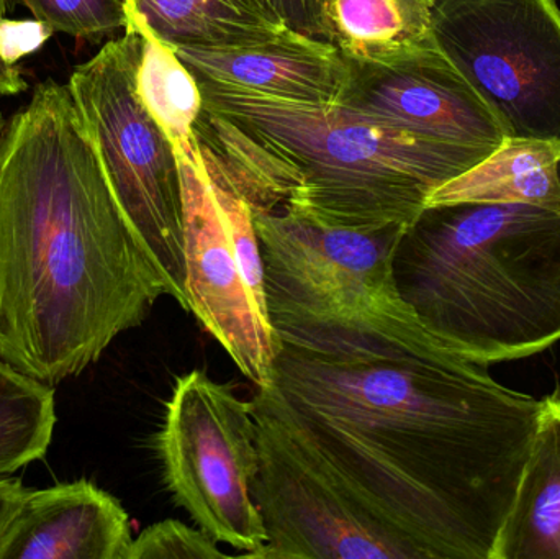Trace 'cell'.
I'll use <instances>...</instances> for the list:
<instances>
[{"instance_id": "cell-1", "label": "cell", "mask_w": 560, "mask_h": 559, "mask_svg": "<svg viewBox=\"0 0 560 559\" xmlns=\"http://www.w3.org/2000/svg\"><path fill=\"white\" fill-rule=\"evenodd\" d=\"M266 389L430 559H492L542 399L428 334L401 299L275 314Z\"/></svg>"}, {"instance_id": "cell-2", "label": "cell", "mask_w": 560, "mask_h": 559, "mask_svg": "<svg viewBox=\"0 0 560 559\" xmlns=\"http://www.w3.org/2000/svg\"><path fill=\"white\" fill-rule=\"evenodd\" d=\"M163 295L71 89L39 82L0 131V360L56 386L140 327Z\"/></svg>"}, {"instance_id": "cell-3", "label": "cell", "mask_w": 560, "mask_h": 559, "mask_svg": "<svg viewBox=\"0 0 560 559\" xmlns=\"http://www.w3.org/2000/svg\"><path fill=\"white\" fill-rule=\"evenodd\" d=\"M398 295L451 350L490 364L560 340V212L509 202L424 206L394 261Z\"/></svg>"}, {"instance_id": "cell-4", "label": "cell", "mask_w": 560, "mask_h": 559, "mask_svg": "<svg viewBox=\"0 0 560 559\" xmlns=\"http://www.w3.org/2000/svg\"><path fill=\"white\" fill-rule=\"evenodd\" d=\"M199 84L206 107L255 135L295 170L299 187L283 207L328 225H411L434 189L493 151L417 137L341 105Z\"/></svg>"}, {"instance_id": "cell-5", "label": "cell", "mask_w": 560, "mask_h": 559, "mask_svg": "<svg viewBox=\"0 0 560 559\" xmlns=\"http://www.w3.org/2000/svg\"><path fill=\"white\" fill-rule=\"evenodd\" d=\"M259 466L253 498L268 544L255 559H430L266 387L252 399Z\"/></svg>"}, {"instance_id": "cell-6", "label": "cell", "mask_w": 560, "mask_h": 559, "mask_svg": "<svg viewBox=\"0 0 560 559\" xmlns=\"http://www.w3.org/2000/svg\"><path fill=\"white\" fill-rule=\"evenodd\" d=\"M141 46V33L125 30L75 66L68 85L121 210L153 255L167 295L187 311L179 160L138 97Z\"/></svg>"}, {"instance_id": "cell-7", "label": "cell", "mask_w": 560, "mask_h": 559, "mask_svg": "<svg viewBox=\"0 0 560 559\" xmlns=\"http://www.w3.org/2000/svg\"><path fill=\"white\" fill-rule=\"evenodd\" d=\"M163 485L177 508L236 558L255 559L268 544L253 498L258 475V423L243 400L206 371L174 381L163 423L154 435Z\"/></svg>"}, {"instance_id": "cell-8", "label": "cell", "mask_w": 560, "mask_h": 559, "mask_svg": "<svg viewBox=\"0 0 560 559\" xmlns=\"http://www.w3.org/2000/svg\"><path fill=\"white\" fill-rule=\"evenodd\" d=\"M179 160L187 311L256 387L272 380L278 335L255 212L213 164Z\"/></svg>"}, {"instance_id": "cell-9", "label": "cell", "mask_w": 560, "mask_h": 559, "mask_svg": "<svg viewBox=\"0 0 560 559\" xmlns=\"http://www.w3.org/2000/svg\"><path fill=\"white\" fill-rule=\"evenodd\" d=\"M433 39L506 138L560 141L556 0H433Z\"/></svg>"}, {"instance_id": "cell-10", "label": "cell", "mask_w": 560, "mask_h": 559, "mask_svg": "<svg viewBox=\"0 0 560 559\" xmlns=\"http://www.w3.org/2000/svg\"><path fill=\"white\" fill-rule=\"evenodd\" d=\"M269 312L349 314L400 299L394 261L408 225L336 226L295 210L255 212Z\"/></svg>"}, {"instance_id": "cell-11", "label": "cell", "mask_w": 560, "mask_h": 559, "mask_svg": "<svg viewBox=\"0 0 560 559\" xmlns=\"http://www.w3.org/2000/svg\"><path fill=\"white\" fill-rule=\"evenodd\" d=\"M338 105L417 137L456 147L497 150L502 125L436 43L395 65L348 61Z\"/></svg>"}, {"instance_id": "cell-12", "label": "cell", "mask_w": 560, "mask_h": 559, "mask_svg": "<svg viewBox=\"0 0 560 559\" xmlns=\"http://www.w3.org/2000/svg\"><path fill=\"white\" fill-rule=\"evenodd\" d=\"M121 502L91 481L28 491L0 532V559H128Z\"/></svg>"}, {"instance_id": "cell-13", "label": "cell", "mask_w": 560, "mask_h": 559, "mask_svg": "<svg viewBox=\"0 0 560 559\" xmlns=\"http://www.w3.org/2000/svg\"><path fill=\"white\" fill-rule=\"evenodd\" d=\"M176 53L199 82L300 104L338 105L349 79L348 61L331 43L292 30L256 45L177 46Z\"/></svg>"}, {"instance_id": "cell-14", "label": "cell", "mask_w": 560, "mask_h": 559, "mask_svg": "<svg viewBox=\"0 0 560 559\" xmlns=\"http://www.w3.org/2000/svg\"><path fill=\"white\" fill-rule=\"evenodd\" d=\"M492 559H560V399H542L532 449Z\"/></svg>"}, {"instance_id": "cell-15", "label": "cell", "mask_w": 560, "mask_h": 559, "mask_svg": "<svg viewBox=\"0 0 560 559\" xmlns=\"http://www.w3.org/2000/svg\"><path fill=\"white\" fill-rule=\"evenodd\" d=\"M433 0H323L322 36L346 61L388 66L434 45Z\"/></svg>"}, {"instance_id": "cell-16", "label": "cell", "mask_w": 560, "mask_h": 559, "mask_svg": "<svg viewBox=\"0 0 560 559\" xmlns=\"http://www.w3.org/2000/svg\"><path fill=\"white\" fill-rule=\"evenodd\" d=\"M528 203L560 212V141L506 138L486 160L434 189L424 206Z\"/></svg>"}, {"instance_id": "cell-17", "label": "cell", "mask_w": 560, "mask_h": 559, "mask_svg": "<svg viewBox=\"0 0 560 559\" xmlns=\"http://www.w3.org/2000/svg\"><path fill=\"white\" fill-rule=\"evenodd\" d=\"M130 26L166 45L232 46L271 42L290 32L259 0H128Z\"/></svg>"}, {"instance_id": "cell-18", "label": "cell", "mask_w": 560, "mask_h": 559, "mask_svg": "<svg viewBox=\"0 0 560 559\" xmlns=\"http://www.w3.org/2000/svg\"><path fill=\"white\" fill-rule=\"evenodd\" d=\"M137 92L151 117L184 160H202L197 147L196 124L202 114L203 97L199 81L189 71L173 46L143 28Z\"/></svg>"}, {"instance_id": "cell-19", "label": "cell", "mask_w": 560, "mask_h": 559, "mask_svg": "<svg viewBox=\"0 0 560 559\" xmlns=\"http://www.w3.org/2000/svg\"><path fill=\"white\" fill-rule=\"evenodd\" d=\"M55 426L52 387L0 360V481L46 455Z\"/></svg>"}, {"instance_id": "cell-20", "label": "cell", "mask_w": 560, "mask_h": 559, "mask_svg": "<svg viewBox=\"0 0 560 559\" xmlns=\"http://www.w3.org/2000/svg\"><path fill=\"white\" fill-rule=\"evenodd\" d=\"M51 33L97 43L130 26L127 0H19Z\"/></svg>"}, {"instance_id": "cell-21", "label": "cell", "mask_w": 560, "mask_h": 559, "mask_svg": "<svg viewBox=\"0 0 560 559\" xmlns=\"http://www.w3.org/2000/svg\"><path fill=\"white\" fill-rule=\"evenodd\" d=\"M232 558L220 550L212 537L196 525L180 521L156 522L144 528L128 551V559H219Z\"/></svg>"}, {"instance_id": "cell-22", "label": "cell", "mask_w": 560, "mask_h": 559, "mask_svg": "<svg viewBox=\"0 0 560 559\" xmlns=\"http://www.w3.org/2000/svg\"><path fill=\"white\" fill-rule=\"evenodd\" d=\"M271 15L292 32L322 36L323 0H259Z\"/></svg>"}, {"instance_id": "cell-23", "label": "cell", "mask_w": 560, "mask_h": 559, "mask_svg": "<svg viewBox=\"0 0 560 559\" xmlns=\"http://www.w3.org/2000/svg\"><path fill=\"white\" fill-rule=\"evenodd\" d=\"M7 5H9V0H0V95L10 97V95L22 94L28 85L15 62L10 61L3 53L2 28L5 23Z\"/></svg>"}, {"instance_id": "cell-24", "label": "cell", "mask_w": 560, "mask_h": 559, "mask_svg": "<svg viewBox=\"0 0 560 559\" xmlns=\"http://www.w3.org/2000/svg\"><path fill=\"white\" fill-rule=\"evenodd\" d=\"M26 489L15 479H2L0 481V532L9 522L10 515L15 511L19 502L25 496Z\"/></svg>"}, {"instance_id": "cell-25", "label": "cell", "mask_w": 560, "mask_h": 559, "mask_svg": "<svg viewBox=\"0 0 560 559\" xmlns=\"http://www.w3.org/2000/svg\"><path fill=\"white\" fill-rule=\"evenodd\" d=\"M552 396H556V397H558V399H560V387L558 391H556L555 394H552Z\"/></svg>"}, {"instance_id": "cell-26", "label": "cell", "mask_w": 560, "mask_h": 559, "mask_svg": "<svg viewBox=\"0 0 560 559\" xmlns=\"http://www.w3.org/2000/svg\"><path fill=\"white\" fill-rule=\"evenodd\" d=\"M0 120H2V115H0Z\"/></svg>"}, {"instance_id": "cell-27", "label": "cell", "mask_w": 560, "mask_h": 559, "mask_svg": "<svg viewBox=\"0 0 560 559\" xmlns=\"http://www.w3.org/2000/svg\"><path fill=\"white\" fill-rule=\"evenodd\" d=\"M127 2H128V0H127Z\"/></svg>"}]
</instances>
